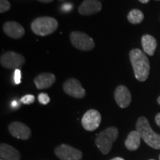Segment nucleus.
Instances as JSON below:
<instances>
[{"label":"nucleus","instance_id":"nucleus-27","mask_svg":"<svg viewBox=\"0 0 160 160\" xmlns=\"http://www.w3.org/2000/svg\"><path fill=\"white\" fill-rule=\"evenodd\" d=\"M111 160H125V159H122V158H121V157H116V158H113V159H112Z\"/></svg>","mask_w":160,"mask_h":160},{"label":"nucleus","instance_id":"nucleus-4","mask_svg":"<svg viewBox=\"0 0 160 160\" xmlns=\"http://www.w3.org/2000/svg\"><path fill=\"white\" fill-rule=\"evenodd\" d=\"M31 30L36 35L45 37L54 33L58 28V22L50 17H38L32 22Z\"/></svg>","mask_w":160,"mask_h":160},{"label":"nucleus","instance_id":"nucleus-12","mask_svg":"<svg viewBox=\"0 0 160 160\" xmlns=\"http://www.w3.org/2000/svg\"><path fill=\"white\" fill-rule=\"evenodd\" d=\"M3 31L6 35L15 39L22 37L25 33L22 26L13 21L6 22L3 25Z\"/></svg>","mask_w":160,"mask_h":160},{"label":"nucleus","instance_id":"nucleus-5","mask_svg":"<svg viewBox=\"0 0 160 160\" xmlns=\"http://www.w3.org/2000/svg\"><path fill=\"white\" fill-rule=\"evenodd\" d=\"M70 39H71L72 45L80 51H88L95 47V42L93 39L83 32H72L70 35Z\"/></svg>","mask_w":160,"mask_h":160},{"label":"nucleus","instance_id":"nucleus-19","mask_svg":"<svg viewBox=\"0 0 160 160\" xmlns=\"http://www.w3.org/2000/svg\"><path fill=\"white\" fill-rule=\"evenodd\" d=\"M35 101V97L31 94H27L21 98V102L25 105H31Z\"/></svg>","mask_w":160,"mask_h":160},{"label":"nucleus","instance_id":"nucleus-10","mask_svg":"<svg viewBox=\"0 0 160 160\" xmlns=\"http://www.w3.org/2000/svg\"><path fill=\"white\" fill-rule=\"evenodd\" d=\"M10 133L13 137L19 139H28L31 135V131L25 124L20 122H13L8 126Z\"/></svg>","mask_w":160,"mask_h":160},{"label":"nucleus","instance_id":"nucleus-9","mask_svg":"<svg viewBox=\"0 0 160 160\" xmlns=\"http://www.w3.org/2000/svg\"><path fill=\"white\" fill-rule=\"evenodd\" d=\"M102 121L100 113L97 110L91 109L84 114L82 119V125L86 131H93L97 129Z\"/></svg>","mask_w":160,"mask_h":160},{"label":"nucleus","instance_id":"nucleus-18","mask_svg":"<svg viewBox=\"0 0 160 160\" xmlns=\"http://www.w3.org/2000/svg\"><path fill=\"white\" fill-rule=\"evenodd\" d=\"M144 19V14L140 10L138 9H133L129 12L128 15V20L129 22L133 25L136 24H139L143 21Z\"/></svg>","mask_w":160,"mask_h":160},{"label":"nucleus","instance_id":"nucleus-21","mask_svg":"<svg viewBox=\"0 0 160 160\" xmlns=\"http://www.w3.org/2000/svg\"><path fill=\"white\" fill-rule=\"evenodd\" d=\"M38 100L42 105H48L50 102V97L47 94V93H39V96H38Z\"/></svg>","mask_w":160,"mask_h":160},{"label":"nucleus","instance_id":"nucleus-24","mask_svg":"<svg viewBox=\"0 0 160 160\" xmlns=\"http://www.w3.org/2000/svg\"><path fill=\"white\" fill-rule=\"evenodd\" d=\"M155 121H156V123H157V125L160 128V113H159L158 114H157V116H156Z\"/></svg>","mask_w":160,"mask_h":160},{"label":"nucleus","instance_id":"nucleus-15","mask_svg":"<svg viewBox=\"0 0 160 160\" xmlns=\"http://www.w3.org/2000/svg\"><path fill=\"white\" fill-rule=\"evenodd\" d=\"M0 157L4 160H20L21 155L15 148L2 143L0 145Z\"/></svg>","mask_w":160,"mask_h":160},{"label":"nucleus","instance_id":"nucleus-1","mask_svg":"<svg viewBox=\"0 0 160 160\" xmlns=\"http://www.w3.org/2000/svg\"><path fill=\"white\" fill-rule=\"evenodd\" d=\"M129 57L136 79L139 82H145L150 73L149 59L145 52L140 49H133L130 51Z\"/></svg>","mask_w":160,"mask_h":160},{"label":"nucleus","instance_id":"nucleus-34","mask_svg":"<svg viewBox=\"0 0 160 160\" xmlns=\"http://www.w3.org/2000/svg\"><path fill=\"white\" fill-rule=\"evenodd\" d=\"M1 160H4V159H1Z\"/></svg>","mask_w":160,"mask_h":160},{"label":"nucleus","instance_id":"nucleus-25","mask_svg":"<svg viewBox=\"0 0 160 160\" xmlns=\"http://www.w3.org/2000/svg\"><path fill=\"white\" fill-rule=\"evenodd\" d=\"M38 1L41 2H43V3H49V2H53V0H38Z\"/></svg>","mask_w":160,"mask_h":160},{"label":"nucleus","instance_id":"nucleus-8","mask_svg":"<svg viewBox=\"0 0 160 160\" xmlns=\"http://www.w3.org/2000/svg\"><path fill=\"white\" fill-rule=\"evenodd\" d=\"M63 90L66 94L77 99H82L86 95L85 90L83 88L79 80L75 78H71L64 82Z\"/></svg>","mask_w":160,"mask_h":160},{"label":"nucleus","instance_id":"nucleus-17","mask_svg":"<svg viewBox=\"0 0 160 160\" xmlns=\"http://www.w3.org/2000/svg\"><path fill=\"white\" fill-rule=\"evenodd\" d=\"M141 136L137 130L131 131L125 142V147L129 151H136L139 148L140 143H141Z\"/></svg>","mask_w":160,"mask_h":160},{"label":"nucleus","instance_id":"nucleus-31","mask_svg":"<svg viewBox=\"0 0 160 160\" xmlns=\"http://www.w3.org/2000/svg\"><path fill=\"white\" fill-rule=\"evenodd\" d=\"M149 160H155V159H149Z\"/></svg>","mask_w":160,"mask_h":160},{"label":"nucleus","instance_id":"nucleus-14","mask_svg":"<svg viewBox=\"0 0 160 160\" xmlns=\"http://www.w3.org/2000/svg\"><path fill=\"white\" fill-rule=\"evenodd\" d=\"M56 82L54 74L51 73H42L34 78V83L38 89H47Z\"/></svg>","mask_w":160,"mask_h":160},{"label":"nucleus","instance_id":"nucleus-30","mask_svg":"<svg viewBox=\"0 0 160 160\" xmlns=\"http://www.w3.org/2000/svg\"><path fill=\"white\" fill-rule=\"evenodd\" d=\"M59 1H61V2H62V1H64V0H59Z\"/></svg>","mask_w":160,"mask_h":160},{"label":"nucleus","instance_id":"nucleus-29","mask_svg":"<svg viewBox=\"0 0 160 160\" xmlns=\"http://www.w3.org/2000/svg\"><path fill=\"white\" fill-rule=\"evenodd\" d=\"M157 102H158V104H159V105H160V96L159 97H158V99H157Z\"/></svg>","mask_w":160,"mask_h":160},{"label":"nucleus","instance_id":"nucleus-13","mask_svg":"<svg viewBox=\"0 0 160 160\" xmlns=\"http://www.w3.org/2000/svg\"><path fill=\"white\" fill-rule=\"evenodd\" d=\"M102 7V3L98 0H85L78 8V12L81 15L89 16L99 12Z\"/></svg>","mask_w":160,"mask_h":160},{"label":"nucleus","instance_id":"nucleus-7","mask_svg":"<svg viewBox=\"0 0 160 160\" xmlns=\"http://www.w3.org/2000/svg\"><path fill=\"white\" fill-rule=\"evenodd\" d=\"M55 154L60 160H81L82 153L71 145L62 144L55 148Z\"/></svg>","mask_w":160,"mask_h":160},{"label":"nucleus","instance_id":"nucleus-32","mask_svg":"<svg viewBox=\"0 0 160 160\" xmlns=\"http://www.w3.org/2000/svg\"><path fill=\"white\" fill-rule=\"evenodd\" d=\"M156 1H159V0H156Z\"/></svg>","mask_w":160,"mask_h":160},{"label":"nucleus","instance_id":"nucleus-3","mask_svg":"<svg viewBox=\"0 0 160 160\" xmlns=\"http://www.w3.org/2000/svg\"><path fill=\"white\" fill-rule=\"evenodd\" d=\"M119 136V131L116 127H109L97 135L96 145L103 154H108Z\"/></svg>","mask_w":160,"mask_h":160},{"label":"nucleus","instance_id":"nucleus-16","mask_svg":"<svg viewBox=\"0 0 160 160\" xmlns=\"http://www.w3.org/2000/svg\"><path fill=\"white\" fill-rule=\"evenodd\" d=\"M142 46L144 52L149 56L154 54L156 48H157V40L153 36L145 34L142 37Z\"/></svg>","mask_w":160,"mask_h":160},{"label":"nucleus","instance_id":"nucleus-22","mask_svg":"<svg viewBox=\"0 0 160 160\" xmlns=\"http://www.w3.org/2000/svg\"><path fill=\"white\" fill-rule=\"evenodd\" d=\"M22 79V73L19 69H16L14 72V82L17 85L21 83Z\"/></svg>","mask_w":160,"mask_h":160},{"label":"nucleus","instance_id":"nucleus-20","mask_svg":"<svg viewBox=\"0 0 160 160\" xmlns=\"http://www.w3.org/2000/svg\"><path fill=\"white\" fill-rule=\"evenodd\" d=\"M10 8H11V3L8 0H0V13H5Z\"/></svg>","mask_w":160,"mask_h":160},{"label":"nucleus","instance_id":"nucleus-26","mask_svg":"<svg viewBox=\"0 0 160 160\" xmlns=\"http://www.w3.org/2000/svg\"><path fill=\"white\" fill-rule=\"evenodd\" d=\"M139 1L140 2L145 4V3H148V2L150 1V0H139Z\"/></svg>","mask_w":160,"mask_h":160},{"label":"nucleus","instance_id":"nucleus-6","mask_svg":"<svg viewBox=\"0 0 160 160\" xmlns=\"http://www.w3.org/2000/svg\"><path fill=\"white\" fill-rule=\"evenodd\" d=\"M25 62V59L22 55L14 51H7L0 58V63L2 67L7 69H19Z\"/></svg>","mask_w":160,"mask_h":160},{"label":"nucleus","instance_id":"nucleus-23","mask_svg":"<svg viewBox=\"0 0 160 160\" xmlns=\"http://www.w3.org/2000/svg\"><path fill=\"white\" fill-rule=\"evenodd\" d=\"M72 8H73V6H72L71 4L66 3L65 5H64L62 7V8L63 11H71V10L72 9Z\"/></svg>","mask_w":160,"mask_h":160},{"label":"nucleus","instance_id":"nucleus-28","mask_svg":"<svg viewBox=\"0 0 160 160\" xmlns=\"http://www.w3.org/2000/svg\"><path fill=\"white\" fill-rule=\"evenodd\" d=\"M17 105V102H16V101L13 102V103H12V106H13V107H14V106H16Z\"/></svg>","mask_w":160,"mask_h":160},{"label":"nucleus","instance_id":"nucleus-2","mask_svg":"<svg viewBox=\"0 0 160 160\" xmlns=\"http://www.w3.org/2000/svg\"><path fill=\"white\" fill-rule=\"evenodd\" d=\"M136 128L148 145L152 148L160 149V134L153 131L147 118L139 117L137 122Z\"/></svg>","mask_w":160,"mask_h":160},{"label":"nucleus","instance_id":"nucleus-11","mask_svg":"<svg viewBox=\"0 0 160 160\" xmlns=\"http://www.w3.org/2000/svg\"><path fill=\"white\" fill-rule=\"evenodd\" d=\"M114 99L121 108H125L128 107L131 102V93L125 85H119L115 90Z\"/></svg>","mask_w":160,"mask_h":160},{"label":"nucleus","instance_id":"nucleus-33","mask_svg":"<svg viewBox=\"0 0 160 160\" xmlns=\"http://www.w3.org/2000/svg\"><path fill=\"white\" fill-rule=\"evenodd\" d=\"M159 160H160V156H159Z\"/></svg>","mask_w":160,"mask_h":160}]
</instances>
